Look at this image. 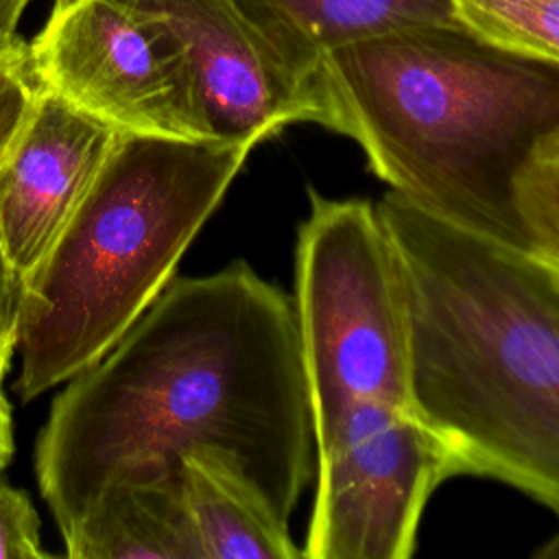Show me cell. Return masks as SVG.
<instances>
[{"label": "cell", "instance_id": "6da1fadb", "mask_svg": "<svg viewBox=\"0 0 559 559\" xmlns=\"http://www.w3.org/2000/svg\"><path fill=\"white\" fill-rule=\"evenodd\" d=\"M214 450L290 520L317 469L295 308L247 262L170 280L127 334L55 397L35 448L61 537L122 480H175Z\"/></svg>", "mask_w": 559, "mask_h": 559}, {"label": "cell", "instance_id": "7a4b0ae2", "mask_svg": "<svg viewBox=\"0 0 559 559\" xmlns=\"http://www.w3.org/2000/svg\"><path fill=\"white\" fill-rule=\"evenodd\" d=\"M314 124L352 138L391 192L459 229L531 251L518 177L559 127V66L459 22L415 24L325 50Z\"/></svg>", "mask_w": 559, "mask_h": 559}, {"label": "cell", "instance_id": "3957f363", "mask_svg": "<svg viewBox=\"0 0 559 559\" xmlns=\"http://www.w3.org/2000/svg\"><path fill=\"white\" fill-rule=\"evenodd\" d=\"M376 205L408 288L413 408L459 474L507 483L559 518V266L395 192Z\"/></svg>", "mask_w": 559, "mask_h": 559}, {"label": "cell", "instance_id": "277c9868", "mask_svg": "<svg viewBox=\"0 0 559 559\" xmlns=\"http://www.w3.org/2000/svg\"><path fill=\"white\" fill-rule=\"evenodd\" d=\"M253 146L120 133L24 280L15 391L28 402L103 358L173 280Z\"/></svg>", "mask_w": 559, "mask_h": 559}, {"label": "cell", "instance_id": "5b68a950", "mask_svg": "<svg viewBox=\"0 0 559 559\" xmlns=\"http://www.w3.org/2000/svg\"><path fill=\"white\" fill-rule=\"evenodd\" d=\"M293 308L314 448L360 402L413 406L408 288L378 205L310 190Z\"/></svg>", "mask_w": 559, "mask_h": 559}, {"label": "cell", "instance_id": "8992f818", "mask_svg": "<svg viewBox=\"0 0 559 559\" xmlns=\"http://www.w3.org/2000/svg\"><path fill=\"white\" fill-rule=\"evenodd\" d=\"M308 559H408L432 491L459 474L448 441L413 408L352 406L317 443Z\"/></svg>", "mask_w": 559, "mask_h": 559}, {"label": "cell", "instance_id": "52a82bcc", "mask_svg": "<svg viewBox=\"0 0 559 559\" xmlns=\"http://www.w3.org/2000/svg\"><path fill=\"white\" fill-rule=\"evenodd\" d=\"M26 50L41 87L120 133L214 140L175 41L116 0H55Z\"/></svg>", "mask_w": 559, "mask_h": 559}, {"label": "cell", "instance_id": "ba28073f", "mask_svg": "<svg viewBox=\"0 0 559 559\" xmlns=\"http://www.w3.org/2000/svg\"><path fill=\"white\" fill-rule=\"evenodd\" d=\"M183 55L214 140L255 146L314 122L312 70L236 0H116Z\"/></svg>", "mask_w": 559, "mask_h": 559}, {"label": "cell", "instance_id": "9c48e42d", "mask_svg": "<svg viewBox=\"0 0 559 559\" xmlns=\"http://www.w3.org/2000/svg\"><path fill=\"white\" fill-rule=\"evenodd\" d=\"M118 135L37 83L28 118L0 164V245L22 280L50 251Z\"/></svg>", "mask_w": 559, "mask_h": 559}, {"label": "cell", "instance_id": "30bf717a", "mask_svg": "<svg viewBox=\"0 0 559 559\" xmlns=\"http://www.w3.org/2000/svg\"><path fill=\"white\" fill-rule=\"evenodd\" d=\"M177 483L201 559L304 557L288 520L227 456L214 450L186 452Z\"/></svg>", "mask_w": 559, "mask_h": 559}, {"label": "cell", "instance_id": "8fae6325", "mask_svg": "<svg viewBox=\"0 0 559 559\" xmlns=\"http://www.w3.org/2000/svg\"><path fill=\"white\" fill-rule=\"evenodd\" d=\"M63 544L72 559H201L177 478L109 485Z\"/></svg>", "mask_w": 559, "mask_h": 559}, {"label": "cell", "instance_id": "7c38bea8", "mask_svg": "<svg viewBox=\"0 0 559 559\" xmlns=\"http://www.w3.org/2000/svg\"><path fill=\"white\" fill-rule=\"evenodd\" d=\"M306 68L336 46L415 24L456 22L450 0H236Z\"/></svg>", "mask_w": 559, "mask_h": 559}, {"label": "cell", "instance_id": "4fadbf2b", "mask_svg": "<svg viewBox=\"0 0 559 559\" xmlns=\"http://www.w3.org/2000/svg\"><path fill=\"white\" fill-rule=\"evenodd\" d=\"M454 20L507 50L559 66V0H450Z\"/></svg>", "mask_w": 559, "mask_h": 559}, {"label": "cell", "instance_id": "5bb4252c", "mask_svg": "<svg viewBox=\"0 0 559 559\" xmlns=\"http://www.w3.org/2000/svg\"><path fill=\"white\" fill-rule=\"evenodd\" d=\"M515 190L531 251L559 266V127L533 148Z\"/></svg>", "mask_w": 559, "mask_h": 559}, {"label": "cell", "instance_id": "9a60e30c", "mask_svg": "<svg viewBox=\"0 0 559 559\" xmlns=\"http://www.w3.org/2000/svg\"><path fill=\"white\" fill-rule=\"evenodd\" d=\"M37 94L26 44L0 50V164L24 127Z\"/></svg>", "mask_w": 559, "mask_h": 559}, {"label": "cell", "instance_id": "2e32d148", "mask_svg": "<svg viewBox=\"0 0 559 559\" xmlns=\"http://www.w3.org/2000/svg\"><path fill=\"white\" fill-rule=\"evenodd\" d=\"M48 557L39 542V515L28 496L0 480V559Z\"/></svg>", "mask_w": 559, "mask_h": 559}, {"label": "cell", "instance_id": "e0dca14e", "mask_svg": "<svg viewBox=\"0 0 559 559\" xmlns=\"http://www.w3.org/2000/svg\"><path fill=\"white\" fill-rule=\"evenodd\" d=\"M24 299V280L11 266L0 245V382L9 369L11 354L17 345L20 312Z\"/></svg>", "mask_w": 559, "mask_h": 559}, {"label": "cell", "instance_id": "ac0fdd59", "mask_svg": "<svg viewBox=\"0 0 559 559\" xmlns=\"http://www.w3.org/2000/svg\"><path fill=\"white\" fill-rule=\"evenodd\" d=\"M31 0H0V50L20 41L17 24Z\"/></svg>", "mask_w": 559, "mask_h": 559}, {"label": "cell", "instance_id": "d6986e66", "mask_svg": "<svg viewBox=\"0 0 559 559\" xmlns=\"http://www.w3.org/2000/svg\"><path fill=\"white\" fill-rule=\"evenodd\" d=\"M2 384V382H0ZM13 454V432H11V411L0 386V469L11 461Z\"/></svg>", "mask_w": 559, "mask_h": 559}]
</instances>
